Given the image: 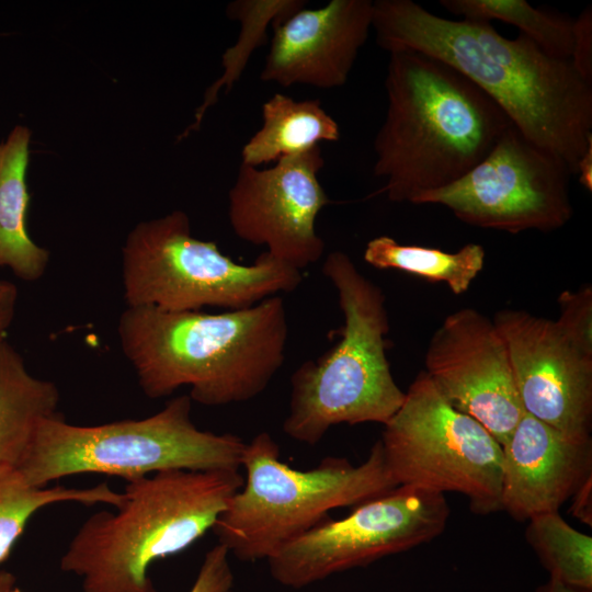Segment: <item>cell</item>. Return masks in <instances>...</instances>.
I'll list each match as a JSON object with an SVG mask.
<instances>
[{
	"label": "cell",
	"mask_w": 592,
	"mask_h": 592,
	"mask_svg": "<svg viewBox=\"0 0 592 592\" xmlns=\"http://www.w3.org/2000/svg\"><path fill=\"white\" fill-rule=\"evenodd\" d=\"M191 410L192 399L182 395L137 420L75 425L58 414L39 425L16 469L37 488L79 474L129 481L173 469L238 470L247 443L236 434L200 430Z\"/></svg>",
	"instance_id": "52a82bcc"
},
{
	"label": "cell",
	"mask_w": 592,
	"mask_h": 592,
	"mask_svg": "<svg viewBox=\"0 0 592 592\" xmlns=\"http://www.w3.org/2000/svg\"><path fill=\"white\" fill-rule=\"evenodd\" d=\"M441 5L465 20H499L520 30L548 55L570 60L574 20L534 8L525 0H441Z\"/></svg>",
	"instance_id": "7402d4cb"
},
{
	"label": "cell",
	"mask_w": 592,
	"mask_h": 592,
	"mask_svg": "<svg viewBox=\"0 0 592 592\" xmlns=\"http://www.w3.org/2000/svg\"><path fill=\"white\" fill-rule=\"evenodd\" d=\"M55 383L33 376L22 355L0 342V464L18 468L39 425L59 414Z\"/></svg>",
	"instance_id": "e0dca14e"
},
{
	"label": "cell",
	"mask_w": 592,
	"mask_h": 592,
	"mask_svg": "<svg viewBox=\"0 0 592 592\" xmlns=\"http://www.w3.org/2000/svg\"><path fill=\"white\" fill-rule=\"evenodd\" d=\"M117 333L149 398L190 386L204 406L244 402L282 367L288 335L284 300L275 295L221 314L127 307Z\"/></svg>",
	"instance_id": "7a4b0ae2"
},
{
	"label": "cell",
	"mask_w": 592,
	"mask_h": 592,
	"mask_svg": "<svg viewBox=\"0 0 592 592\" xmlns=\"http://www.w3.org/2000/svg\"><path fill=\"white\" fill-rule=\"evenodd\" d=\"M228 557L220 544L209 549L189 592H230L235 577Z\"/></svg>",
	"instance_id": "484cf974"
},
{
	"label": "cell",
	"mask_w": 592,
	"mask_h": 592,
	"mask_svg": "<svg viewBox=\"0 0 592 592\" xmlns=\"http://www.w3.org/2000/svg\"><path fill=\"white\" fill-rule=\"evenodd\" d=\"M570 62L585 81L592 83V10L590 5L574 20Z\"/></svg>",
	"instance_id": "4316f807"
},
{
	"label": "cell",
	"mask_w": 592,
	"mask_h": 592,
	"mask_svg": "<svg viewBox=\"0 0 592 592\" xmlns=\"http://www.w3.org/2000/svg\"><path fill=\"white\" fill-rule=\"evenodd\" d=\"M397 486L457 492L470 510H501L503 448L477 420L455 409L421 371L379 440Z\"/></svg>",
	"instance_id": "9c48e42d"
},
{
	"label": "cell",
	"mask_w": 592,
	"mask_h": 592,
	"mask_svg": "<svg viewBox=\"0 0 592 592\" xmlns=\"http://www.w3.org/2000/svg\"><path fill=\"white\" fill-rule=\"evenodd\" d=\"M372 29L388 53L414 50L457 70L485 92L527 139L576 174L592 143V83L570 60L489 22L445 19L411 0L373 1Z\"/></svg>",
	"instance_id": "6da1fadb"
},
{
	"label": "cell",
	"mask_w": 592,
	"mask_h": 592,
	"mask_svg": "<svg viewBox=\"0 0 592 592\" xmlns=\"http://www.w3.org/2000/svg\"><path fill=\"white\" fill-rule=\"evenodd\" d=\"M30 138L29 128L14 127L2 145L0 158V266L27 282L39 280L49 262V252L37 246L25 228Z\"/></svg>",
	"instance_id": "ac0fdd59"
},
{
	"label": "cell",
	"mask_w": 592,
	"mask_h": 592,
	"mask_svg": "<svg viewBox=\"0 0 592 592\" xmlns=\"http://www.w3.org/2000/svg\"><path fill=\"white\" fill-rule=\"evenodd\" d=\"M339 139V125L319 100L275 93L262 105V126L243 145L241 164L258 168Z\"/></svg>",
	"instance_id": "d6986e66"
},
{
	"label": "cell",
	"mask_w": 592,
	"mask_h": 592,
	"mask_svg": "<svg viewBox=\"0 0 592 592\" xmlns=\"http://www.w3.org/2000/svg\"><path fill=\"white\" fill-rule=\"evenodd\" d=\"M503 448L501 510L517 521L558 512L592 478V439L524 413Z\"/></svg>",
	"instance_id": "2e32d148"
},
{
	"label": "cell",
	"mask_w": 592,
	"mask_h": 592,
	"mask_svg": "<svg viewBox=\"0 0 592 592\" xmlns=\"http://www.w3.org/2000/svg\"><path fill=\"white\" fill-rule=\"evenodd\" d=\"M241 466L246 481L212 530L229 555L247 562L269 559L327 520L329 511L358 505L398 487L379 440L357 466L329 456L312 469L297 470L280 459V446L261 432L247 443Z\"/></svg>",
	"instance_id": "8992f818"
},
{
	"label": "cell",
	"mask_w": 592,
	"mask_h": 592,
	"mask_svg": "<svg viewBox=\"0 0 592 592\" xmlns=\"http://www.w3.org/2000/svg\"><path fill=\"white\" fill-rule=\"evenodd\" d=\"M527 543L550 578L592 591V537L569 525L559 512L543 513L528 520Z\"/></svg>",
	"instance_id": "603a6c76"
},
{
	"label": "cell",
	"mask_w": 592,
	"mask_h": 592,
	"mask_svg": "<svg viewBox=\"0 0 592 592\" xmlns=\"http://www.w3.org/2000/svg\"><path fill=\"white\" fill-rule=\"evenodd\" d=\"M323 164L320 146L267 169L241 164L228 194L235 235L299 271L320 260L325 242L316 219L332 203L318 179Z\"/></svg>",
	"instance_id": "7c38bea8"
},
{
	"label": "cell",
	"mask_w": 592,
	"mask_h": 592,
	"mask_svg": "<svg viewBox=\"0 0 592 592\" xmlns=\"http://www.w3.org/2000/svg\"><path fill=\"white\" fill-rule=\"evenodd\" d=\"M122 277L127 307L167 311L247 308L293 292L303 278L299 270L266 251L252 264L237 263L214 241L193 237L182 210L143 221L128 234Z\"/></svg>",
	"instance_id": "ba28073f"
},
{
	"label": "cell",
	"mask_w": 592,
	"mask_h": 592,
	"mask_svg": "<svg viewBox=\"0 0 592 592\" xmlns=\"http://www.w3.org/2000/svg\"><path fill=\"white\" fill-rule=\"evenodd\" d=\"M323 275L338 294L344 325L340 340L292 375L289 412L283 431L316 445L337 424H385L405 399L387 358L389 318L382 288L343 251L330 252Z\"/></svg>",
	"instance_id": "5b68a950"
},
{
	"label": "cell",
	"mask_w": 592,
	"mask_h": 592,
	"mask_svg": "<svg viewBox=\"0 0 592 592\" xmlns=\"http://www.w3.org/2000/svg\"><path fill=\"white\" fill-rule=\"evenodd\" d=\"M493 322L510 357L525 413L571 436H591L592 354L577 346L555 320L502 309Z\"/></svg>",
	"instance_id": "5bb4252c"
},
{
	"label": "cell",
	"mask_w": 592,
	"mask_h": 592,
	"mask_svg": "<svg viewBox=\"0 0 592 592\" xmlns=\"http://www.w3.org/2000/svg\"><path fill=\"white\" fill-rule=\"evenodd\" d=\"M448 517L443 493L398 486L286 543L266 559L270 573L286 588L301 589L429 543L443 533Z\"/></svg>",
	"instance_id": "30bf717a"
},
{
	"label": "cell",
	"mask_w": 592,
	"mask_h": 592,
	"mask_svg": "<svg viewBox=\"0 0 592 592\" xmlns=\"http://www.w3.org/2000/svg\"><path fill=\"white\" fill-rule=\"evenodd\" d=\"M385 89L374 174L385 179L376 194L395 203L462 178L512 124L470 80L420 52L389 53Z\"/></svg>",
	"instance_id": "3957f363"
},
{
	"label": "cell",
	"mask_w": 592,
	"mask_h": 592,
	"mask_svg": "<svg viewBox=\"0 0 592 592\" xmlns=\"http://www.w3.org/2000/svg\"><path fill=\"white\" fill-rule=\"evenodd\" d=\"M566 162L511 124L473 169L412 204L448 208L460 221L509 234L553 231L572 217Z\"/></svg>",
	"instance_id": "8fae6325"
},
{
	"label": "cell",
	"mask_w": 592,
	"mask_h": 592,
	"mask_svg": "<svg viewBox=\"0 0 592 592\" xmlns=\"http://www.w3.org/2000/svg\"><path fill=\"white\" fill-rule=\"evenodd\" d=\"M537 592H592V591L578 589V588L565 584L555 578H549L548 582L539 587Z\"/></svg>",
	"instance_id": "4dcf8cb0"
},
{
	"label": "cell",
	"mask_w": 592,
	"mask_h": 592,
	"mask_svg": "<svg viewBox=\"0 0 592 592\" xmlns=\"http://www.w3.org/2000/svg\"><path fill=\"white\" fill-rule=\"evenodd\" d=\"M373 21L371 0H331L303 8L273 24V37L260 79L288 88L343 86Z\"/></svg>",
	"instance_id": "9a60e30c"
},
{
	"label": "cell",
	"mask_w": 592,
	"mask_h": 592,
	"mask_svg": "<svg viewBox=\"0 0 592 592\" xmlns=\"http://www.w3.org/2000/svg\"><path fill=\"white\" fill-rule=\"evenodd\" d=\"M2 145L0 144V158H1Z\"/></svg>",
	"instance_id": "836d02e7"
},
{
	"label": "cell",
	"mask_w": 592,
	"mask_h": 592,
	"mask_svg": "<svg viewBox=\"0 0 592 592\" xmlns=\"http://www.w3.org/2000/svg\"><path fill=\"white\" fill-rule=\"evenodd\" d=\"M424 364L449 405L481 423L503 446L525 412L493 320L474 308L449 314L432 334Z\"/></svg>",
	"instance_id": "4fadbf2b"
},
{
	"label": "cell",
	"mask_w": 592,
	"mask_h": 592,
	"mask_svg": "<svg viewBox=\"0 0 592 592\" xmlns=\"http://www.w3.org/2000/svg\"><path fill=\"white\" fill-rule=\"evenodd\" d=\"M304 0H240L229 4L227 14L240 21L241 33L236 46L224 55V76L207 91L203 104L196 111L195 123L183 134L197 128L206 109L215 102L217 91L231 87L244 68L251 52L266 41V26L305 8Z\"/></svg>",
	"instance_id": "cb8c5ba5"
},
{
	"label": "cell",
	"mask_w": 592,
	"mask_h": 592,
	"mask_svg": "<svg viewBox=\"0 0 592 592\" xmlns=\"http://www.w3.org/2000/svg\"><path fill=\"white\" fill-rule=\"evenodd\" d=\"M15 578L8 571L0 570V592H8L14 585Z\"/></svg>",
	"instance_id": "1f68e13d"
},
{
	"label": "cell",
	"mask_w": 592,
	"mask_h": 592,
	"mask_svg": "<svg viewBox=\"0 0 592 592\" xmlns=\"http://www.w3.org/2000/svg\"><path fill=\"white\" fill-rule=\"evenodd\" d=\"M364 261L378 270H398L429 282L445 283L455 295L464 294L481 272L486 252L478 243H467L456 252L415 244H401L383 235L371 239Z\"/></svg>",
	"instance_id": "ffe728a7"
},
{
	"label": "cell",
	"mask_w": 592,
	"mask_h": 592,
	"mask_svg": "<svg viewBox=\"0 0 592 592\" xmlns=\"http://www.w3.org/2000/svg\"><path fill=\"white\" fill-rule=\"evenodd\" d=\"M572 502L569 512L588 524L592 525V478L588 479L571 497Z\"/></svg>",
	"instance_id": "f1b7e54d"
},
{
	"label": "cell",
	"mask_w": 592,
	"mask_h": 592,
	"mask_svg": "<svg viewBox=\"0 0 592 592\" xmlns=\"http://www.w3.org/2000/svg\"><path fill=\"white\" fill-rule=\"evenodd\" d=\"M576 174L579 175L580 184L588 190L592 191V143L588 146L584 153L578 161Z\"/></svg>",
	"instance_id": "f546056e"
},
{
	"label": "cell",
	"mask_w": 592,
	"mask_h": 592,
	"mask_svg": "<svg viewBox=\"0 0 592 592\" xmlns=\"http://www.w3.org/2000/svg\"><path fill=\"white\" fill-rule=\"evenodd\" d=\"M238 470H163L129 480L116 512L84 521L60 559L82 592H157L148 576L156 560L185 550L242 488Z\"/></svg>",
	"instance_id": "277c9868"
},
{
	"label": "cell",
	"mask_w": 592,
	"mask_h": 592,
	"mask_svg": "<svg viewBox=\"0 0 592 592\" xmlns=\"http://www.w3.org/2000/svg\"><path fill=\"white\" fill-rule=\"evenodd\" d=\"M18 289L15 285L0 277V342L7 339L16 307Z\"/></svg>",
	"instance_id": "83f0119b"
},
{
	"label": "cell",
	"mask_w": 592,
	"mask_h": 592,
	"mask_svg": "<svg viewBox=\"0 0 592 592\" xmlns=\"http://www.w3.org/2000/svg\"><path fill=\"white\" fill-rule=\"evenodd\" d=\"M8 592H22L19 588H12L11 590H9Z\"/></svg>",
	"instance_id": "d6a6232c"
},
{
	"label": "cell",
	"mask_w": 592,
	"mask_h": 592,
	"mask_svg": "<svg viewBox=\"0 0 592 592\" xmlns=\"http://www.w3.org/2000/svg\"><path fill=\"white\" fill-rule=\"evenodd\" d=\"M559 315L555 320L561 331L581 350L592 354V287L566 289L559 294Z\"/></svg>",
	"instance_id": "d4e9b609"
},
{
	"label": "cell",
	"mask_w": 592,
	"mask_h": 592,
	"mask_svg": "<svg viewBox=\"0 0 592 592\" xmlns=\"http://www.w3.org/2000/svg\"><path fill=\"white\" fill-rule=\"evenodd\" d=\"M123 500V492H115L106 482L90 488H37L30 485L15 467L0 464V562L8 558L32 515L44 506L78 502L117 508Z\"/></svg>",
	"instance_id": "44dd1931"
}]
</instances>
